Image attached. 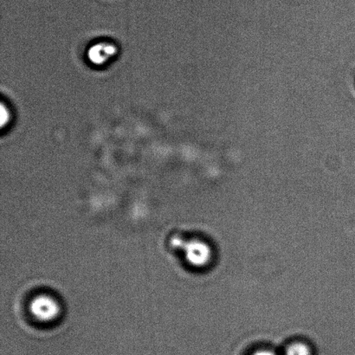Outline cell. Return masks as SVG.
Here are the masks:
<instances>
[{
  "instance_id": "cell-1",
  "label": "cell",
  "mask_w": 355,
  "mask_h": 355,
  "mask_svg": "<svg viewBox=\"0 0 355 355\" xmlns=\"http://www.w3.org/2000/svg\"><path fill=\"white\" fill-rule=\"evenodd\" d=\"M171 245L176 249H180L186 256L188 263L195 267H203L210 262L211 250L207 243L200 240H184L179 236H173Z\"/></svg>"
},
{
  "instance_id": "cell-2",
  "label": "cell",
  "mask_w": 355,
  "mask_h": 355,
  "mask_svg": "<svg viewBox=\"0 0 355 355\" xmlns=\"http://www.w3.org/2000/svg\"><path fill=\"white\" fill-rule=\"evenodd\" d=\"M30 311L34 318L42 322H51L58 318L60 307L53 297L41 295L31 302Z\"/></svg>"
},
{
  "instance_id": "cell-3",
  "label": "cell",
  "mask_w": 355,
  "mask_h": 355,
  "mask_svg": "<svg viewBox=\"0 0 355 355\" xmlns=\"http://www.w3.org/2000/svg\"><path fill=\"white\" fill-rule=\"evenodd\" d=\"M117 49L112 44L100 43L93 45L88 52V58L93 64H105L116 54Z\"/></svg>"
},
{
  "instance_id": "cell-4",
  "label": "cell",
  "mask_w": 355,
  "mask_h": 355,
  "mask_svg": "<svg viewBox=\"0 0 355 355\" xmlns=\"http://www.w3.org/2000/svg\"><path fill=\"white\" fill-rule=\"evenodd\" d=\"M284 355H312V353L309 347L305 343H295L288 347Z\"/></svg>"
},
{
  "instance_id": "cell-5",
  "label": "cell",
  "mask_w": 355,
  "mask_h": 355,
  "mask_svg": "<svg viewBox=\"0 0 355 355\" xmlns=\"http://www.w3.org/2000/svg\"><path fill=\"white\" fill-rule=\"evenodd\" d=\"M252 355H277L272 351L270 350H260L257 351L255 354H253Z\"/></svg>"
}]
</instances>
